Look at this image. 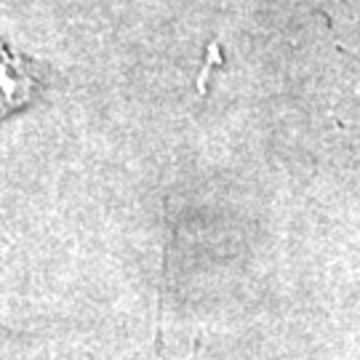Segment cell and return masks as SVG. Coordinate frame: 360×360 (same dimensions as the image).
Masks as SVG:
<instances>
[{
  "instance_id": "obj_1",
  "label": "cell",
  "mask_w": 360,
  "mask_h": 360,
  "mask_svg": "<svg viewBox=\"0 0 360 360\" xmlns=\"http://www.w3.org/2000/svg\"><path fill=\"white\" fill-rule=\"evenodd\" d=\"M40 75L32 62L22 59L0 40V117L32 99Z\"/></svg>"
}]
</instances>
